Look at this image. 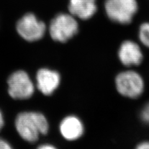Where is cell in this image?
<instances>
[{
  "label": "cell",
  "mask_w": 149,
  "mask_h": 149,
  "mask_svg": "<svg viewBox=\"0 0 149 149\" xmlns=\"http://www.w3.org/2000/svg\"><path fill=\"white\" fill-rule=\"evenodd\" d=\"M15 127L23 140L34 143L40 136L49 132V123L45 116L40 112L24 111L16 116Z\"/></svg>",
  "instance_id": "6da1fadb"
},
{
  "label": "cell",
  "mask_w": 149,
  "mask_h": 149,
  "mask_svg": "<svg viewBox=\"0 0 149 149\" xmlns=\"http://www.w3.org/2000/svg\"><path fill=\"white\" fill-rule=\"evenodd\" d=\"M116 90L119 94L129 99L141 97L145 90V82L142 75L132 70L121 72L115 78Z\"/></svg>",
  "instance_id": "7a4b0ae2"
},
{
  "label": "cell",
  "mask_w": 149,
  "mask_h": 149,
  "mask_svg": "<svg viewBox=\"0 0 149 149\" xmlns=\"http://www.w3.org/2000/svg\"><path fill=\"white\" fill-rule=\"evenodd\" d=\"M104 6L110 19L121 24L131 22L138 11L137 0H106Z\"/></svg>",
  "instance_id": "3957f363"
},
{
  "label": "cell",
  "mask_w": 149,
  "mask_h": 149,
  "mask_svg": "<svg viewBox=\"0 0 149 149\" xmlns=\"http://www.w3.org/2000/svg\"><path fill=\"white\" fill-rule=\"evenodd\" d=\"M78 31V22L71 14H59L50 22L49 26V32L52 39L62 43L72 39Z\"/></svg>",
  "instance_id": "277c9868"
},
{
  "label": "cell",
  "mask_w": 149,
  "mask_h": 149,
  "mask_svg": "<svg viewBox=\"0 0 149 149\" xmlns=\"http://www.w3.org/2000/svg\"><path fill=\"white\" fill-rule=\"evenodd\" d=\"M8 93L15 100H25L34 95L36 85L27 73L17 70L13 73L8 79Z\"/></svg>",
  "instance_id": "5b68a950"
},
{
  "label": "cell",
  "mask_w": 149,
  "mask_h": 149,
  "mask_svg": "<svg viewBox=\"0 0 149 149\" xmlns=\"http://www.w3.org/2000/svg\"><path fill=\"white\" fill-rule=\"evenodd\" d=\"M16 29L22 38L28 42H35L44 37L46 26L34 14L28 13L19 20Z\"/></svg>",
  "instance_id": "8992f818"
},
{
  "label": "cell",
  "mask_w": 149,
  "mask_h": 149,
  "mask_svg": "<svg viewBox=\"0 0 149 149\" xmlns=\"http://www.w3.org/2000/svg\"><path fill=\"white\" fill-rule=\"evenodd\" d=\"M61 81L60 73L48 68H40L36 73V87L42 94L50 96L58 89Z\"/></svg>",
  "instance_id": "52a82bcc"
},
{
  "label": "cell",
  "mask_w": 149,
  "mask_h": 149,
  "mask_svg": "<svg viewBox=\"0 0 149 149\" xmlns=\"http://www.w3.org/2000/svg\"><path fill=\"white\" fill-rule=\"evenodd\" d=\"M118 57L125 67H131L139 66L142 63L143 54L138 44L127 40L121 44L118 50Z\"/></svg>",
  "instance_id": "ba28073f"
},
{
  "label": "cell",
  "mask_w": 149,
  "mask_h": 149,
  "mask_svg": "<svg viewBox=\"0 0 149 149\" xmlns=\"http://www.w3.org/2000/svg\"><path fill=\"white\" fill-rule=\"evenodd\" d=\"M59 131L65 140L74 141L81 137L85 132V127L78 117L74 115H69L61 120L59 125Z\"/></svg>",
  "instance_id": "9c48e42d"
},
{
  "label": "cell",
  "mask_w": 149,
  "mask_h": 149,
  "mask_svg": "<svg viewBox=\"0 0 149 149\" xmlns=\"http://www.w3.org/2000/svg\"><path fill=\"white\" fill-rule=\"evenodd\" d=\"M68 9L74 17L86 20L94 15L97 10L96 0H70Z\"/></svg>",
  "instance_id": "30bf717a"
},
{
  "label": "cell",
  "mask_w": 149,
  "mask_h": 149,
  "mask_svg": "<svg viewBox=\"0 0 149 149\" xmlns=\"http://www.w3.org/2000/svg\"><path fill=\"white\" fill-rule=\"evenodd\" d=\"M139 39L141 42L149 49V22L141 24L139 30Z\"/></svg>",
  "instance_id": "8fae6325"
},
{
  "label": "cell",
  "mask_w": 149,
  "mask_h": 149,
  "mask_svg": "<svg viewBox=\"0 0 149 149\" xmlns=\"http://www.w3.org/2000/svg\"><path fill=\"white\" fill-rule=\"evenodd\" d=\"M140 117L144 123L149 124V102L142 108L140 113Z\"/></svg>",
  "instance_id": "7c38bea8"
},
{
  "label": "cell",
  "mask_w": 149,
  "mask_h": 149,
  "mask_svg": "<svg viewBox=\"0 0 149 149\" xmlns=\"http://www.w3.org/2000/svg\"><path fill=\"white\" fill-rule=\"evenodd\" d=\"M0 149H13L11 146L6 141L0 139Z\"/></svg>",
  "instance_id": "4fadbf2b"
},
{
  "label": "cell",
  "mask_w": 149,
  "mask_h": 149,
  "mask_svg": "<svg viewBox=\"0 0 149 149\" xmlns=\"http://www.w3.org/2000/svg\"><path fill=\"white\" fill-rule=\"evenodd\" d=\"M135 149H149V141H143L139 143Z\"/></svg>",
  "instance_id": "5bb4252c"
},
{
  "label": "cell",
  "mask_w": 149,
  "mask_h": 149,
  "mask_svg": "<svg viewBox=\"0 0 149 149\" xmlns=\"http://www.w3.org/2000/svg\"><path fill=\"white\" fill-rule=\"evenodd\" d=\"M36 149H58L55 146L50 143H44L39 146Z\"/></svg>",
  "instance_id": "9a60e30c"
},
{
  "label": "cell",
  "mask_w": 149,
  "mask_h": 149,
  "mask_svg": "<svg viewBox=\"0 0 149 149\" xmlns=\"http://www.w3.org/2000/svg\"><path fill=\"white\" fill-rule=\"evenodd\" d=\"M4 124V121L3 116L1 112L0 111V130H1V129L3 128Z\"/></svg>",
  "instance_id": "2e32d148"
}]
</instances>
